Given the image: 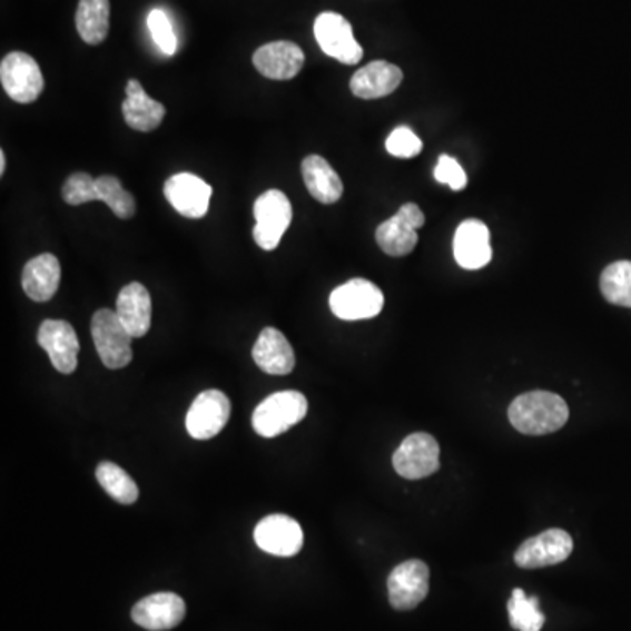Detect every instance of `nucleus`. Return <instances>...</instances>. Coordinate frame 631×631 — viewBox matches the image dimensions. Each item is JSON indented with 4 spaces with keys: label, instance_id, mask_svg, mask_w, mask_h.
I'll return each instance as SVG.
<instances>
[{
    "label": "nucleus",
    "instance_id": "nucleus-1",
    "mask_svg": "<svg viewBox=\"0 0 631 631\" xmlns=\"http://www.w3.org/2000/svg\"><path fill=\"white\" fill-rule=\"evenodd\" d=\"M569 405L556 393L530 392L517 396L509 407L511 425L524 435H548L569 421Z\"/></svg>",
    "mask_w": 631,
    "mask_h": 631
},
{
    "label": "nucleus",
    "instance_id": "nucleus-2",
    "mask_svg": "<svg viewBox=\"0 0 631 631\" xmlns=\"http://www.w3.org/2000/svg\"><path fill=\"white\" fill-rule=\"evenodd\" d=\"M307 398L302 393H273L253 413V428L260 437L273 438L285 434L307 416Z\"/></svg>",
    "mask_w": 631,
    "mask_h": 631
},
{
    "label": "nucleus",
    "instance_id": "nucleus-3",
    "mask_svg": "<svg viewBox=\"0 0 631 631\" xmlns=\"http://www.w3.org/2000/svg\"><path fill=\"white\" fill-rule=\"evenodd\" d=\"M91 337H93L102 364L111 371L125 368L132 362L134 337L128 334L116 310L99 309L93 314Z\"/></svg>",
    "mask_w": 631,
    "mask_h": 631
},
{
    "label": "nucleus",
    "instance_id": "nucleus-4",
    "mask_svg": "<svg viewBox=\"0 0 631 631\" xmlns=\"http://www.w3.org/2000/svg\"><path fill=\"white\" fill-rule=\"evenodd\" d=\"M294 218L289 198L280 190H267L256 198L253 239L264 252H274L279 246Z\"/></svg>",
    "mask_w": 631,
    "mask_h": 631
},
{
    "label": "nucleus",
    "instance_id": "nucleus-5",
    "mask_svg": "<svg viewBox=\"0 0 631 631\" xmlns=\"http://www.w3.org/2000/svg\"><path fill=\"white\" fill-rule=\"evenodd\" d=\"M383 306V292L362 277L347 280L346 285L338 286L331 295L332 313L344 322L376 318Z\"/></svg>",
    "mask_w": 631,
    "mask_h": 631
},
{
    "label": "nucleus",
    "instance_id": "nucleus-6",
    "mask_svg": "<svg viewBox=\"0 0 631 631\" xmlns=\"http://www.w3.org/2000/svg\"><path fill=\"white\" fill-rule=\"evenodd\" d=\"M0 83L14 102H36L45 90L39 63L23 51L6 55L0 63Z\"/></svg>",
    "mask_w": 631,
    "mask_h": 631
},
{
    "label": "nucleus",
    "instance_id": "nucleus-7",
    "mask_svg": "<svg viewBox=\"0 0 631 631\" xmlns=\"http://www.w3.org/2000/svg\"><path fill=\"white\" fill-rule=\"evenodd\" d=\"M314 36L323 53L346 66H356L364 58V48L356 41L353 27L343 14H319L314 21Z\"/></svg>",
    "mask_w": 631,
    "mask_h": 631
},
{
    "label": "nucleus",
    "instance_id": "nucleus-8",
    "mask_svg": "<svg viewBox=\"0 0 631 631\" xmlns=\"http://www.w3.org/2000/svg\"><path fill=\"white\" fill-rule=\"evenodd\" d=\"M425 225V215L416 204H405L396 215L376 230L379 248L388 256H405L417 246V230Z\"/></svg>",
    "mask_w": 631,
    "mask_h": 631
},
{
    "label": "nucleus",
    "instance_id": "nucleus-9",
    "mask_svg": "<svg viewBox=\"0 0 631 631\" xmlns=\"http://www.w3.org/2000/svg\"><path fill=\"white\" fill-rule=\"evenodd\" d=\"M438 456H441L438 442L432 435L420 432V434L408 435L402 442L393 454V466L401 477L416 481V479L428 477L438 471L441 466Z\"/></svg>",
    "mask_w": 631,
    "mask_h": 631
},
{
    "label": "nucleus",
    "instance_id": "nucleus-10",
    "mask_svg": "<svg viewBox=\"0 0 631 631\" xmlns=\"http://www.w3.org/2000/svg\"><path fill=\"white\" fill-rule=\"evenodd\" d=\"M231 405L228 396L219 390L200 393L186 414V430L197 441H209L227 426Z\"/></svg>",
    "mask_w": 631,
    "mask_h": 631
},
{
    "label": "nucleus",
    "instance_id": "nucleus-11",
    "mask_svg": "<svg viewBox=\"0 0 631 631\" xmlns=\"http://www.w3.org/2000/svg\"><path fill=\"white\" fill-rule=\"evenodd\" d=\"M430 569L425 561L408 560L393 569L388 578L390 603L396 611L416 609L426 599Z\"/></svg>",
    "mask_w": 631,
    "mask_h": 631
},
{
    "label": "nucleus",
    "instance_id": "nucleus-12",
    "mask_svg": "<svg viewBox=\"0 0 631 631\" xmlns=\"http://www.w3.org/2000/svg\"><path fill=\"white\" fill-rule=\"evenodd\" d=\"M574 551V541L565 530H545L517 549L516 565L521 569H542V566L563 563Z\"/></svg>",
    "mask_w": 631,
    "mask_h": 631
},
{
    "label": "nucleus",
    "instance_id": "nucleus-13",
    "mask_svg": "<svg viewBox=\"0 0 631 631\" xmlns=\"http://www.w3.org/2000/svg\"><path fill=\"white\" fill-rule=\"evenodd\" d=\"M255 542L262 551L274 556H295L304 545V532L294 517L270 514L256 524Z\"/></svg>",
    "mask_w": 631,
    "mask_h": 631
},
{
    "label": "nucleus",
    "instance_id": "nucleus-14",
    "mask_svg": "<svg viewBox=\"0 0 631 631\" xmlns=\"http://www.w3.org/2000/svg\"><path fill=\"white\" fill-rule=\"evenodd\" d=\"M164 194L179 215L185 218L200 219L209 210L213 188L195 174L179 172L167 179Z\"/></svg>",
    "mask_w": 631,
    "mask_h": 631
},
{
    "label": "nucleus",
    "instance_id": "nucleus-15",
    "mask_svg": "<svg viewBox=\"0 0 631 631\" xmlns=\"http://www.w3.org/2000/svg\"><path fill=\"white\" fill-rule=\"evenodd\" d=\"M38 343L48 353L58 372L72 374L76 371L79 341L70 323L63 319H46L39 326Z\"/></svg>",
    "mask_w": 631,
    "mask_h": 631
},
{
    "label": "nucleus",
    "instance_id": "nucleus-16",
    "mask_svg": "<svg viewBox=\"0 0 631 631\" xmlns=\"http://www.w3.org/2000/svg\"><path fill=\"white\" fill-rule=\"evenodd\" d=\"M185 600L176 593H155L134 605V623L149 631H167L185 619Z\"/></svg>",
    "mask_w": 631,
    "mask_h": 631
},
{
    "label": "nucleus",
    "instance_id": "nucleus-17",
    "mask_svg": "<svg viewBox=\"0 0 631 631\" xmlns=\"http://www.w3.org/2000/svg\"><path fill=\"white\" fill-rule=\"evenodd\" d=\"M306 55L292 41H274L262 46L253 55L256 70L274 81H289L300 72Z\"/></svg>",
    "mask_w": 631,
    "mask_h": 631
},
{
    "label": "nucleus",
    "instance_id": "nucleus-18",
    "mask_svg": "<svg viewBox=\"0 0 631 631\" xmlns=\"http://www.w3.org/2000/svg\"><path fill=\"white\" fill-rule=\"evenodd\" d=\"M454 260L466 270L486 267L493 258L490 228L481 219H465L454 234Z\"/></svg>",
    "mask_w": 631,
    "mask_h": 631
},
{
    "label": "nucleus",
    "instance_id": "nucleus-19",
    "mask_svg": "<svg viewBox=\"0 0 631 631\" xmlns=\"http://www.w3.org/2000/svg\"><path fill=\"white\" fill-rule=\"evenodd\" d=\"M404 81V72L395 63L376 60L356 70L351 78V91L358 99L374 100L392 96Z\"/></svg>",
    "mask_w": 631,
    "mask_h": 631
},
{
    "label": "nucleus",
    "instance_id": "nucleus-20",
    "mask_svg": "<svg viewBox=\"0 0 631 631\" xmlns=\"http://www.w3.org/2000/svg\"><path fill=\"white\" fill-rule=\"evenodd\" d=\"M255 364L270 376H286L295 368V353L288 338L277 328L267 326L253 346Z\"/></svg>",
    "mask_w": 631,
    "mask_h": 631
},
{
    "label": "nucleus",
    "instance_id": "nucleus-21",
    "mask_svg": "<svg viewBox=\"0 0 631 631\" xmlns=\"http://www.w3.org/2000/svg\"><path fill=\"white\" fill-rule=\"evenodd\" d=\"M127 99L121 103L125 121L137 132H154L166 118V106L151 99L137 79L127 85Z\"/></svg>",
    "mask_w": 631,
    "mask_h": 631
},
{
    "label": "nucleus",
    "instance_id": "nucleus-22",
    "mask_svg": "<svg viewBox=\"0 0 631 631\" xmlns=\"http://www.w3.org/2000/svg\"><path fill=\"white\" fill-rule=\"evenodd\" d=\"M116 314L134 338L145 337L151 328V297L146 286L130 283L116 298Z\"/></svg>",
    "mask_w": 631,
    "mask_h": 631
},
{
    "label": "nucleus",
    "instance_id": "nucleus-23",
    "mask_svg": "<svg viewBox=\"0 0 631 631\" xmlns=\"http://www.w3.org/2000/svg\"><path fill=\"white\" fill-rule=\"evenodd\" d=\"M62 279V268L57 256L51 253L36 256L23 268L21 286L27 297L36 302H48L57 294Z\"/></svg>",
    "mask_w": 631,
    "mask_h": 631
},
{
    "label": "nucleus",
    "instance_id": "nucleus-24",
    "mask_svg": "<svg viewBox=\"0 0 631 631\" xmlns=\"http://www.w3.org/2000/svg\"><path fill=\"white\" fill-rule=\"evenodd\" d=\"M302 176L310 197L316 198L318 203L335 204L343 197V179L319 155H309L302 161Z\"/></svg>",
    "mask_w": 631,
    "mask_h": 631
},
{
    "label": "nucleus",
    "instance_id": "nucleus-25",
    "mask_svg": "<svg viewBox=\"0 0 631 631\" xmlns=\"http://www.w3.org/2000/svg\"><path fill=\"white\" fill-rule=\"evenodd\" d=\"M109 0H79L76 11V29L87 45L106 41L109 33Z\"/></svg>",
    "mask_w": 631,
    "mask_h": 631
},
{
    "label": "nucleus",
    "instance_id": "nucleus-26",
    "mask_svg": "<svg viewBox=\"0 0 631 631\" xmlns=\"http://www.w3.org/2000/svg\"><path fill=\"white\" fill-rule=\"evenodd\" d=\"M108 204L109 209L120 219H130L136 215V198L130 191L125 190L120 179L115 176H100L93 183L91 203Z\"/></svg>",
    "mask_w": 631,
    "mask_h": 631
},
{
    "label": "nucleus",
    "instance_id": "nucleus-27",
    "mask_svg": "<svg viewBox=\"0 0 631 631\" xmlns=\"http://www.w3.org/2000/svg\"><path fill=\"white\" fill-rule=\"evenodd\" d=\"M97 481L109 496L124 505L136 504L139 499V487L121 466L111 462H102L97 466Z\"/></svg>",
    "mask_w": 631,
    "mask_h": 631
},
{
    "label": "nucleus",
    "instance_id": "nucleus-28",
    "mask_svg": "<svg viewBox=\"0 0 631 631\" xmlns=\"http://www.w3.org/2000/svg\"><path fill=\"white\" fill-rule=\"evenodd\" d=\"M603 297L611 304L631 309V262H614L600 277Z\"/></svg>",
    "mask_w": 631,
    "mask_h": 631
},
{
    "label": "nucleus",
    "instance_id": "nucleus-29",
    "mask_svg": "<svg viewBox=\"0 0 631 631\" xmlns=\"http://www.w3.org/2000/svg\"><path fill=\"white\" fill-rule=\"evenodd\" d=\"M507 609L512 628H516V630L541 631L542 627H544L545 618L541 609H539V599L536 597H526L520 588L512 591Z\"/></svg>",
    "mask_w": 631,
    "mask_h": 631
},
{
    "label": "nucleus",
    "instance_id": "nucleus-30",
    "mask_svg": "<svg viewBox=\"0 0 631 631\" xmlns=\"http://www.w3.org/2000/svg\"><path fill=\"white\" fill-rule=\"evenodd\" d=\"M146 23H148L149 33H151L155 45L164 53L169 55V57L176 55V51H178V38L174 33L169 17L161 9H154L146 18Z\"/></svg>",
    "mask_w": 631,
    "mask_h": 631
},
{
    "label": "nucleus",
    "instance_id": "nucleus-31",
    "mask_svg": "<svg viewBox=\"0 0 631 631\" xmlns=\"http://www.w3.org/2000/svg\"><path fill=\"white\" fill-rule=\"evenodd\" d=\"M388 154L396 158H414L421 154L423 142L408 127H398L386 139Z\"/></svg>",
    "mask_w": 631,
    "mask_h": 631
},
{
    "label": "nucleus",
    "instance_id": "nucleus-32",
    "mask_svg": "<svg viewBox=\"0 0 631 631\" xmlns=\"http://www.w3.org/2000/svg\"><path fill=\"white\" fill-rule=\"evenodd\" d=\"M93 183H96V178H91L90 174H72V176H69V179L63 183V200H66L69 206H81V204L91 203Z\"/></svg>",
    "mask_w": 631,
    "mask_h": 631
},
{
    "label": "nucleus",
    "instance_id": "nucleus-33",
    "mask_svg": "<svg viewBox=\"0 0 631 631\" xmlns=\"http://www.w3.org/2000/svg\"><path fill=\"white\" fill-rule=\"evenodd\" d=\"M434 176L438 183L450 186L453 191L465 190L466 183H469L466 181L465 170L462 169L459 161L454 160L453 157H447V155L438 157Z\"/></svg>",
    "mask_w": 631,
    "mask_h": 631
},
{
    "label": "nucleus",
    "instance_id": "nucleus-34",
    "mask_svg": "<svg viewBox=\"0 0 631 631\" xmlns=\"http://www.w3.org/2000/svg\"><path fill=\"white\" fill-rule=\"evenodd\" d=\"M6 172V154L0 149V174L4 176Z\"/></svg>",
    "mask_w": 631,
    "mask_h": 631
}]
</instances>
